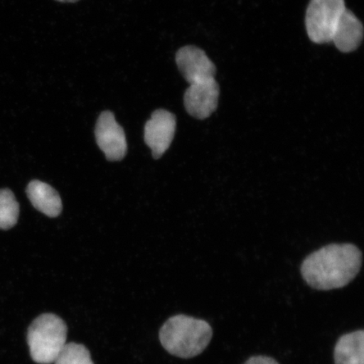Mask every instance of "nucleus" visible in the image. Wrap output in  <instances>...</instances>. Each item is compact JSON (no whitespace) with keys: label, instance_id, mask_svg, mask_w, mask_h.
<instances>
[{"label":"nucleus","instance_id":"nucleus-1","mask_svg":"<svg viewBox=\"0 0 364 364\" xmlns=\"http://www.w3.org/2000/svg\"><path fill=\"white\" fill-rule=\"evenodd\" d=\"M361 250L352 244L326 245L309 255L302 263L301 274L312 289H341L357 277L361 269Z\"/></svg>","mask_w":364,"mask_h":364},{"label":"nucleus","instance_id":"nucleus-2","mask_svg":"<svg viewBox=\"0 0 364 364\" xmlns=\"http://www.w3.org/2000/svg\"><path fill=\"white\" fill-rule=\"evenodd\" d=\"M213 338L210 324L185 315L172 316L159 331L163 348L173 356L192 358L207 348Z\"/></svg>","mask_w":364,"mask_h":364},{"label":"nucleus","instance_id":"nucleus-3","mask_svg":"<svg viewBox=\"0 0 364 364\" xmlns=\"http://www.w3.org/2000/svg\"><path fill=\"white\" fill-rule=\"evenodd\" d=\"M68 327L62 318L46 313L35 318L27 332V343L33 360L52 364L67 344Z\"/></svg>","mask_w":364,"mask_h":364},{"label":"nucleus","instance_id":"nucleus-4","mask_svg":"<svg viewBox=\"0 0 364 364\" xmlns=\"http://www.w3.org/2000/svg\"><path fill=\"white\" fill-rule=\"evenodd\" d=\"M345 10L344 0H311L306 18L309 39L318 44L331 43Z\"/></svg>","mask_w":364,"mask_h":364},{"label":"nucleus","instance_id":"nucleus-5","mask_svg":"<svg viewBox=\"0 0 364 364\" xmlns=\"http://www.w3.org/2000/svg\"><path fill=\"white\" fill-rule=\"evenodd\" d=\"M95 139L108 161H118L127 154V144L124 129L117 124L111 112H103L95 126Z\"/></svg>","mask_w":364,"mask_h":364},{"label":"nucleus","instance_id":"nucleus-6","mask_svg":"<svg viewBox=\"0 0 364 364\" xmlns=\"http://www.w3.org/2000/svg\"><path fill=\"white\" fill-rule=\"evenodd\" d=\"M176 127V117L163 109L154 112L144 127V140L154 159L161 158L171 146Z\"/></svg>","mask_w":364,"mask_h":364},{"label":"nucleus","instance_id":"nucleus-7","mask_svg":"<svg viewBox=\"0 0 364 364\" xmlns=\"http://www.w3.org/2000/svg\"><path fill=\"white\" fill-rule=\"evenodd\" d=\"M176 65L189 85L215 79L216 67L202 49L195 46L181 48L176 55Z\"/></svg>","mask_w":364,"mask_h":364},{"label":"nucleus","instance_id":"nucleus-8","mask_svg":"<svg viewBox=\"0 0 364 364\" xmlns=\"http://www.w3.org/2000/svg\"><path fill=\"white\" fill-rule=\"evenodd\" d=\"M218 97L220 86L215 79L190 85L184 95L186 110L197 119H206L216 111Z\"/></svg>","mask_w":364,"mask_h":364},{"label":"nucleus","instance_id":"nucleus-9","mask_svg":"<svg viewBox=\"0 0 364 364\" xmlns=\"http://www.w3.org/2000/svg\"><path fill=\"white\" fill-rule=\"evenodd\" d=\"M363 26L352 11L346 9L336 26L331 42L343 53L355 51L362 43Z\"/></svg>","mask_w":364,"mask_h":364},{"label":"nucleus","instance_id":"nucleus-10","mask_svg":"<svg viewBox=\"0 0 364 364\" xmlns=\"http://www.w3.org/2000/svg\"><path fill=\"white\" fill-rule=\"evenodd\" d=\"M26 193L33 207L45 215L55 218L60 215L62 200L51 186L41 181H31L27 186Z\"/></svg>","mask_w":364,"mask_h":364},{"label":"nucleus","instance_id":"nucleus-11","mask_svg":"<svg viewBox=\"0 0 364 364\" xmlns=\"http://www.w3.org/2000/svg\"><path fill=\"white\" fill-rule=\"evenodd\" d=\"M335 364H364V331L341 336L334 349Z\"/></svg>","mask_w":364,"mask_h":364},{"label":"nucleus","instance_id":"nucleus-12","mask_svg":"<svg viewBox=\"0 0 364 364\" xmlns=\"http://www.w3.org/2000/svg\"><path fill=\"white\" fill-rule=\"evenodd\" d=\"M20 215L19 203L10 189L0 190V230H10Z\"/></svg>","mask_w":364,"mask_h":364},{"label":"nucleus","instance_id":"nucleus-13","mask_svg":"<svg viewBox=\"0 0 364 364\" xmlns=\"http://www.w3.org/2000/svg\"><path fill=\"white\" fill-rule=\"evenodd\" d=\"M54 364H95L85 346L75 343L65 345Z\"/></svg>","mask_w":364,"mask_h":364},{"label":"nucleus","instance_id":"nucleus-14","mask_svg":"<svg viewBox=\"0 0 364 364\" xmlns=\"http://www.w3.org/2000/svg\"><path fill=\"white\" fill-rule=\"evenodd\" d=\"M244 364H279L274 358L267 356H254L250 358Z\"/></svg>","mask_w":364,"mask_h":364},{"label":"nucleus","instance_id":"nucleus-15","mask_svg":"<svg viewBox=\"0 0 364 364\" xmlns=\"http://www.w3.org/2000/svg\"><path fill=\"white\" fill-rule=\"evenodd\" d=\"M57 1L62 3H75L80 1V0H57Z\"/></svg>","mask_w":364,"mask_h":364}]
</instances>
